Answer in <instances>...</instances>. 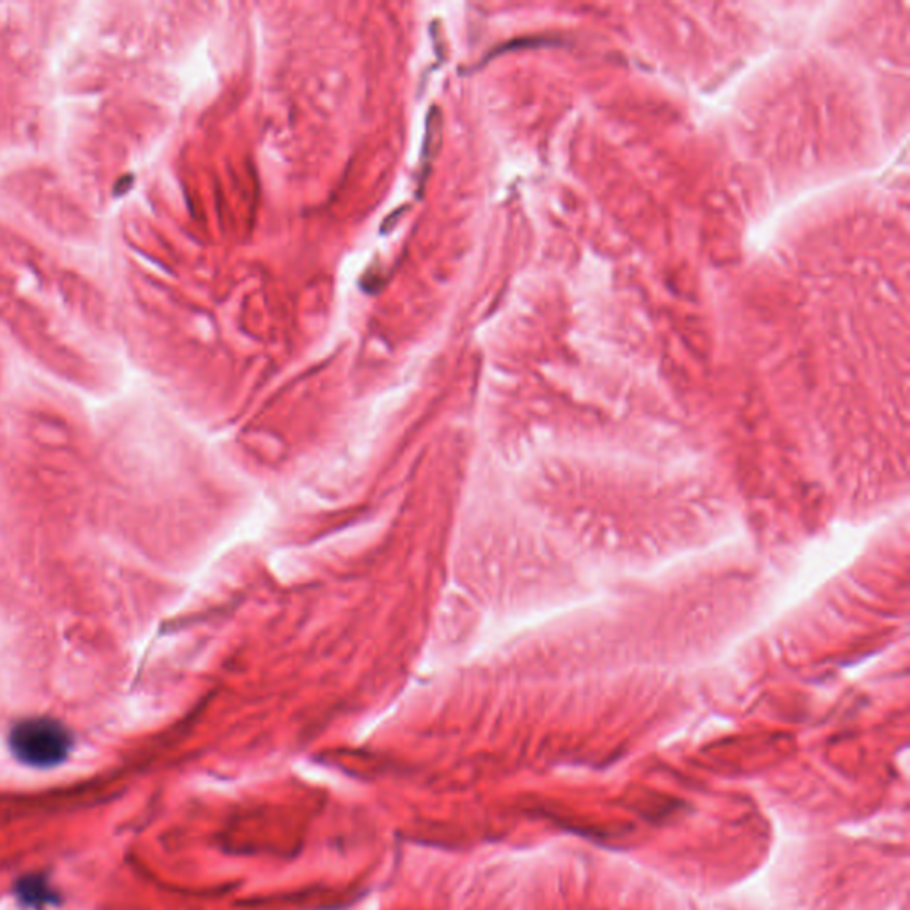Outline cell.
Returning a JSON list of instances; mask_svg holds the SVG:
<instances>
[{"mask_svg": "<svg viewBox=\"0 0 910 910\" xmlns=\"http://www.w3.org/2000/svg\"><path fill=\"white\" fill-rule=\"evenodd\" d=\"M72 735L59 720L31 716L16 722L9 732V748L20 763L32 768H54L72 751Z\"/></svg>", "mask_w": 910, "mask_h": 910, "instance_id": "obj_1", "label": "cell"}, {"mask_svg": "<svg viewBox=\"0 0 910 910\" xmlns=\"http://www.w3.org/2000/svg\"><path fill=\"white\" fill-rule=\"evenodd\" d=\"M20 895L27 903H47V900L52 896V893L47 889V884L41 882V880H29V882L22 884Z\"/></svg>", "mask_w": 910, "mask_h": 910, "instance_id": "obj_2", "label": "cell"}]
</instances>
